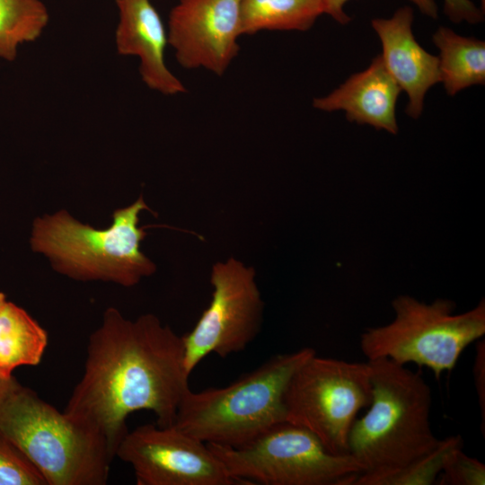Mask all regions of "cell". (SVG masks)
<instances>
[{
    "label": "cell",
    "mask_w": 485,
    "mask_h": 485,
    "mask_svg": "<svg viewBox=\"0 0 485 485\" xmlns=\"http://www.w3.org/2000/svg\"><path fill=\"white\" fill-rule=\"evenodd\" d=\"M0 434L47 485H104L115 454L106 439L18 383L0 401Z\"/></svg>",
    "instance_id": "obj_4"
},
{
    "label": "cell",
    "mask_w": 485,
    "mask_h": 485,
    "mask_svg": "<svg viewBox=\"0 0 485 485\" xmlns=\"http://www.w3.org/2000/svg\"><path fill=\"white\" fill-rule=\"evenodd\" d=\"M323 13L322 0H242L241 34L309 30Z\"/></svg>",
    "instance_id": "obj_17"
},
{
    "label": "cell",
    "mask_w": 485,
    "mask_h": 485,
    "mask_svg": "<svg viewBox=\"0 0 485 485\" xmlns=\"http://www.w3.org/2000/svg\"><path fill=\"white\" fill-rule=\"evenodd\" d=\"M439 50L440 83L446 93L454 96L472 85L485 84V42L457 34L439 26L432 36Z\"/></svg>",
    "instance_id": "obj_15"
},
{
    "label": "cell",
    "mask_w": 485,
    "mask_h": 485,
    "mask_svg": "<svg viewBox=\"0 0 485 485\" xmlns=\"http://www.w3.org/2000/svg\"><path fill=\"white\" fill-rule=\"evenodd\" d=\"M142 210L149 207L140 196L130 206L117 209L112 225L102 230L80 223L64 210L46 215L33 222L31 249L72 278L132 287L156 269L140 251L146 235L137 225Z\"/></svg>",
    "instance_id": "obj_5"
},
{
    "label": "cell",
    "mask_w": 485,
    "mask_h": 485,
    "mask_svg": "<svg viewBox=\"0 0 485 485\" xmlns=\"http://www.w3.org/2000/svg\"><path fill=\"white\" fill-rule=\"evenodd\" d=\"M349 0H322L323 13L330 15L337 22L346 25L351 17L346 13L344 7ZM415 4L424 15L437 19L438 8L436 0H409Z\"/></svg>",
    "instance_id": "obj_22"
},
{
    "label": "cell",
    "mask_w": 485,
    "mask_h": 485,
    "mask_svg": "<svg viewBox=\"0 0 485 485\" xmlns=\"http://www.w3.org/2000/svg\"><path fill=\"white\" fill-rule=\"evenodd\" d=\"M86 352L64 412L101 435L115 457L130 413L150 410L158 426L173 424L190 374L182 339L169 326L151 313L131 321L110 307Z\"/></svg>",
    "instance_id": "obj_1"
},
{
    "label": "cell",
    "mask_w": 485,
    "mask_h": 485,
    "mask_svg": "<svg viewBox=\"0 0 485 485\" xmlns=\"http://www.w3.org/2000/svg\"><path fill=\"white\" fill-rule=\"evenodd\" d=\"M6 302L7 300L5 295L3 292H0V312L2 311Z\"/></svg>",
    "instance_id": "obj_26"
},
{
    "label": "cell",
    "mask_w": 485,
    "mask_h": 485,
    "mask_svg": "<svg viewBox=\"0 0 485 485\" xmlns=\"http://www.w3.org/2000/svg\"><path fill=\"white\" fill-rule=\"evenodd\" d=\"M255 271L230 258L212 268V300L193 330L181 337L184 364L190 375L209 354L221 357L241 352L257 336L263 302Z\"/></svg>",
    "instance_id": "obj_9"
},
{
    "label": "cell",
    "mask_w": 485,
    "mask_h": 485,
    "mask_svg": "<svg viewBox=\"0 0 485 485\" xmlns=\"http://www.w3.org/2000/svg\"><path fill=\"white\" fill-rule=\"evenodd\" d=\"M413 9L402 6L390 18H374L371 26L381 44L382 60L408 96L406 113L419 119L424 108L428 91L440 83L438 57L424 49L412 31Z\"/></svg>",
    "instance_id": "obj_12"
},
{
    "label": "cell",
    "mask_w": 485,
    "mask_h": 485,
    "mask_svg": "<svg viewBox=\"0 0 485 485\" xmlns=\"http://www.w3.org/2000/svg\"><path fill=\"white\" fill-rule=\"evenodd\" d=\"M207 445L242 484L353 485L363 472L349 454L331 453L312 432L287 421L242 447Z\"/></svg>",
    "instance_id": "obj_7"
},
{
    "label": "cell",
    "mask_w": 485,
    "mask_h": 485,
    "mask_svg": "<svg viewBox=\"0 0 485 485\" xmlns=\"http://www.w3.org/2000/svg\"><path fill=\"white\" fill-rule=\"evenodd\" d=\"M461 436L441 439L431 452L401 466L374 472H362L353 485H431L436 483L444 460L454 447L463 445Z\"/></svg>",
    "instance_id": "obj_19"
},
{
    "label": "cell",
    "mask_w": 485,
    "mask_h": 485,
    "mask_svg": "<svg viewBox=\"0 0 485 485\" xmlns=\"http://www.w3.org/2000/svg\"><path fill=\"white\" fill-rule=\"evenodd\" d=\"M18 383L19 382L14 376L11 379H4L0 376V401L3 400Z\"/></svg>",
    "instance_id": "obj_25"
},
{
    "label": "cell",
    "mask_w": 485,
    "mask_h": 485,
    "mask_svg": "<svg viewBox=\"0 0 485 485\" xmlns=\"http://www.w3.org/2000/svg\"><path fill=\"white\" fill-rule=\"evenodd\" d=\"M312 348L278 354L251 373L220 388L185 393L172 426L207 443L242 447L286 421L284 395Z\"/></svg>",
    "instance_id": "obj_3"
},
{
    "label": "cell",
    "mask_w": 485,
    "mask_h": 485,
    "mask_svg": "<svg viewBox=\"0 0 485 485\" xmlns=\"http://www.w3.org/2000/svg\"><path fill=\"white\" fill-rule=\"evenodd\" d=\"M119 22L115 32L116 48L120 55L139 59V73L151 90L176 95L186 88L167 67V31L150 0H115Z\"/></svg>",
    "instance_id": "obj_13"
},
{
    "label": "cell",
    "mask_w": 485,
    "mask_h": 485,
    "mask_svg": "<svg viewBox=\"0 0 485 485\" xmlns=\"http://www.w3.org/2000/svg\"><path fill=\"white\" fill-rule=\"evenodd\" d=\"M481 8L485 11V0H481Z\"/></svg>",
    "instance_id": "obj_27"
},
{
    "label": "cell",
    "mask_w": 485,
    "mask_h": 485,
    "mask_svg": "<svg viewBox=\"0 0 485 485\" xmlns=\"http://www.w3.org/2000/svg\"><path fill=\"white\" fill-rule=\"evenodd\" d=\"M372 400L348 436V454L363 472L408 463L433 451L441 439L434 434L431 388L417 372L387 358L367 360Z\"/></svg>",
    "instance_id": "obj_2"
},
{
    "label": "cell",
    "mask_w": 485,
    "mask_h": 485,
    "mask_svg": "<svg viewBox=\"0 0 485 485\" xmlns=\"http://www.w3.org/2000/svg\"><path fill=\"white\" fill-rule=\"evenodd\" d=\"M390 323L366 329L359 347L367 360L387 358L400 365L413 363L431 370L438 379L450 373L463 350L485 334V301L454 314L455 304L436 299L426 304L407 295L392 302Z\"/></svg>",
    "instance_id": "obj_6"
},
{
    "label": "cell",
    "mask_w": 485,
    "mask_h": 485,
    "mask_svg": "<svg viewBox=\"0 0 485 485\" xmlns=\"http://www.w3.org/2000/svg\"><path fill=\"white\" fill-rule=\"evenodd\" d=\"M116 457L131 465L137 485H237L208 445L175 428L145 424L128 431Z\"/></svg>",
    "instance_id": "obj_10"
},
{
    "label": "cell",
    "mask_w": 485,
    "mask_h": 485,
    "mask_svg": "<svg viewBox=\"0 0 485 485\" xmlns=\"http://www.w3.org/2000/svg\"><path fill=\"white\" fill-rule=\"evenodd\" d=\"M436 483L439 485H484L485 464L463 453V445L454 447L446 454Z\"/></svg>",
    "instance_id": "obj_21"
},
{
    "label": "cell",
    "mask_w": 485,
    "mask_h": 485,
    "mask_svg": "<svg viewBox=\"0 0 485 485\" xmlns=\"http://www.w3.org/2000/svg\"><path fill=\"white\" fill-rule=\"evenodd\" d=\"M401 92L378 55L367 68L350 75L331 93L314 98L313 106L326 112L342 110L351 122L396 135V104Z\"/></svg>",
    "instance_id": "obj_14"
},
{
    "label": "cell",
    "mask_w": 485,
    "mask_h": 485,
    "mask_svg": "<svg viewBox=\"0 0 485 485\" xmlns=\"http://www.w3.org/2000/svg\"><path fill=\"white\" fill-rule=\"evenodd\" d=\"M242 0H180L168 20V44L186 69L223 75L237 56Z\"/></svg>",
    "instance_id": "obj_11"
},
{
    "label": "cell",
    "mask_w": 485,
    "mask_h": 485,
    "mask_svg": "<svg viewBox=\"0 0 485 485\" xmlns=\"http://www.w3.org/2000/svg\"><path fill=\"white\" fill-rule=\"evenodd\" d=\"M473 380L478 395L481 418L482 419V434L484 436L485 425V343L480 340L476 346L473 363Z\"/></svg>",
    "instance_id": "obj_24"
},
{
    "label": "cell",
    "mask_w": 485,
    "mask_h": 485,
    "mask_svg": "<svg viewBox=\"0 0 485 485\" xmlns=\"http://www.w3.org/2000/svg\"><path fill=\"white\" fill-rule=\"evenodd\" d=\"M48 340L47 331L24 309L7 301L0 312V376L11 379L15 368L39 365Z\"/></svg>",
    "instance_id": "obj_16"
},
{
    "label": "cell",
    "mask_w": 485,
    "mask_h": 485,
    "mask_svg": "<svg viewBox=\"0 0 485 485\" xmlns=\"http://www.w3.org/2000/svg\"><path fill=\"white\" fill-rule=\"evenodd\" d=\"M48 19L40 0H0V58L13 61L19 47L37 40Z\"/></svg>",
    "instance_id": "obj_18"
},
{
    "label": "cell",
    "mask_w": 485,
    "mask_h": 485,
    "mask_svg": "<svg viewBox=\"0 0 485 485\" xmlns=\"http://www.w3.org/2000/svg\"><path fill=\"white\" fill-rule=\"evenodd\" d=\"M0 485H47L40 472L26 455L2 434Z\"/></svg>",
    "instance_id": "obj_20"
},
{
    "label": "cell",
    "mask_w": 485,
    "mask_h": 485,
    "mask_svg": "<svg viewBox=\"0 0 485 485\" xmlns=\"http://www.w3.org/2000/svg\"><path fill=\"white\" fill-rule=\"evenodd\" d=\"M444 13L454 23L478 24L484 21V12L472 0H443Z\"/></svg>",
    "instance_id": "obj_23"
},
{
    "label": "cell",
    "mask_w": 485,
    "mask_h": 485,
    "mask_svg": "<svg viewBox=\"0 0 485 485\" xmlns=\"http://www.w3.org/2000/svg\"><path fill=\"white\" fill-rule=\"evenodd\" d=\"M372 400L369 363L307 359L284 395L286 421L312 432L332 454H348V436L359 411Z\"/></svg>",
    "instance_id": "obj_8"
}]
</instances>
